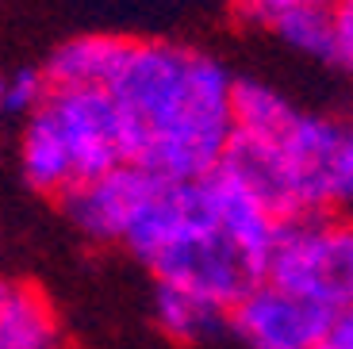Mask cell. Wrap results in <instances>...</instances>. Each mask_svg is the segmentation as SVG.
Segmentation results:
<instances>
[{"mask_svg":"<svg viewBox=\"0 0 353 349\" xmlns=\"http://www.w3.org/2000/svg\"><path fill=\"white\" fill-rule=\"evenodd\" d=\"M284 219L227 166L203 181H161L134 219L123 250L154 272L223 311L265 280Z\"/></svg>","mask_w":353,"mask_h":349,"instance_id":"1","label":"cell"},{"mask_svg":"<svg viewBox=\"0 0 353 349\" xmlns=\"http://www.w3.org/2000/svg\"><path fill=\"white\" fill-rule=\"evenodd\" d=\"M108 92L131 166L176 184L223 169L234 142L239 77L219 58L185 43L131 39Z\"/></svg>","mask_w":353,"mask_h":349,"instance_id":"2","label":"cell"},{"mask_svg":"<svg viewBox=\"0 0 353 349\" xmlns=\"http://www.w3.org/2000/svg\"><path fill=\"white\" fill-rule=\"evenodd\" d=\"M342 146L345 119L307 112L269 81H239L234 142L223 166L239 173L281 219L338 215Z\"/></svg>","mask_w":353,"mask_h":349,"instance_id":"3","label":"cell"},{"mask_svg":"<svg viewBox=\"0 0 353 349\" xmlns=\"http://www.w3.org/2000/svg\"><path fill=\"white\" fill-rule=\"evenodd\" d=\"M265 280L330 311L353 307V219L334 211L284 219Z\"/></svg>","mask_w":353,"mask_h":349,"instance_id":"4","label":"cell"},{"mask_svg":"<svg viewBox=\"0 0 353 349\" xmlns=\"http://www.w3.org/2000/svg\"><path fill=\"white\" fill-rule=\"evenodd\" d=\"M43 115L54 127L58 142H62L73 173H77V184L127 161L123 119H119V108H115L108 88H70V92H54V97L46 100Z\"/></svg>","mask_w":353,"mask_h":349,"instance_id":"5","label":"cell"},{"mask_svg":"<svg viewBox=\"0 0 353 349\" xmlns=\"http://www.w3.org/2000/svg\"><path fill=\"white\" fill-rule=\"evenodd\" d=\"M338 311L261 280L230 307V330L246 349H319Z\"/></svg>","mask_w":353,"mask_h":349,"instance_id":"6","label":"cell"},{"mask_svg":"<svg viewBox=\"0 0 353 349\" xmlns=\"http://www.w3.org/2000/svg\"><path fill=\"white\" fill-rule=\"evenodd\" d=\"M158 184H161L158 177L123 161V166L108 169L100 177H88V181L73 184L70 192L62 196V211L73 223V230H81L88 242L123 246L134 227V219L142 215V208L158 192Z\"/></svg>","mask_w":353,"mask_h":349,"instance_id":"7","label":"cell"},{"mask_svg":"<svg viewBox=\"0 0 353 349\" xmlns=\"http://www.w3.org/2000/svg\"><path fill=\"white\" fill-rule=\"evenodd\" d=\"M0 349H73L54 299L12 272H0Z\"/></svg>","mask_w":353,"mask_h":349,"instance_id":"8","label":"cell"},{"mask_svg":"<svg viewBox=\"0 0 353 349\" xmlns=\"http://www.w3.org/2000/svg\"><path fill=\"white\" fill-rule=\"evenodd\" d=\"M127 35H108V31H88L73 35L62 46H54L46 58V77L54 92H70V88H108L127 54Z\"/></svg>","mask_w":353,"mask_h":349,"instance_id":"9","label":"cell"},{"mask_svg":"<svg viewBox=\"0 0 353 349\" xmlns=\"http://www.w3.org/2000/svg\"><path fill=\"white\" fill-rule=\"evenodd\" d=\"M150 311H154V326L176 346L212 341L215 334H223L230 326V311H223L219 303L200 299L185 288H173V284H154Z\"/></svg>","mask_w":353,"mask_h":349,"instance_id":"10","label":"cell"},{"mask_svg":"<svg viewBox=\"0 0 353 349\" xmlns=\"http://www.w3.org/2000/svg\"><path fill=\"white\" fill-rule=\"evenodd\" d=\"M281 46H288L292 54H300L307 61H327L338 66V23H334V4L330 8H296L288 16H281L269 27Z\"/></svg>","mask_w":353,"mask_h":349,"instance_id":"11","label":"cell"},{"mask_svg":"<svg viewBox=\"0 0 353 349\" xmlns=\"http://www.w3.org/2000/svg\"><path fill=\"white\" fill-rule=\"evenodd\" d=\"M50 97H54V85L43 66H19L4 77V115L31 119L35 112H43Z\"/></svg>","mask_w":353,"mask_h":349,"instance_id":"12","label":"cell"},{"mask_svg":"<svg viewBox=\"0 0 353 349\" xmlns=\"http://www.w3.org/2000/svg\"><path fill=\"white\" fill-rule=\"evenodd\" d=\"M334 0H234V8H239L242 19L250 23H261V27H273L281 16L296 8H330Z\"/></svg>","mask_w":353,"mask_h":349,"instance_id":"13","label":"cell"},{"mask_svg":"<svg viewBox=\"0 0 353 349\" xmlns=\"http://www.w3.org/2000/svg\"><path fill=\"white\" fill-rule=\"evenodd\" d=\"M338 215L353 219V115L345 119V146L338 166Z\"/></svg>","mask_w":353,"mask_h":349,"instance_id":"14","label":"cell"},{"mask_svg":"<svg viewBox=\"0 0 353 349\" xmlns=\"http://www.w3.org/2000/svg\"><path fill=\"white\" fill-rule=\"evenodd\" d=\"M334 23H338V70L353 77V0H334Z\"/></svg>","mask_w":353,"mask_h":349,"instance_id":"15","label":"cell"},{"mask_svg":"<svg viewBox=\"0 0 353 349\" xmlns=\"http://www.w3.org/2000/svg\"><path fill=\"white\" fill-rule=\"evenodd\" d=\"M319 349H353V307H342V311L330 319V330L323 338Z\"/></svg>","mask_w":353,"mask_h":349,"instance_id":"16","label":"cell"},{"mask_svg":"<svg viewBox=\"0 0 353 349\" xmlns=\"http://www.w3.org/2000/svg\"><path fill=\"white\" fill-rule=\"evenodd\" d=\"M0 115H4V77H0Z\"/></svg>","mask_w":353,"mask_h":349,"instance_id":"17","label":"cell"}]
</instances>
